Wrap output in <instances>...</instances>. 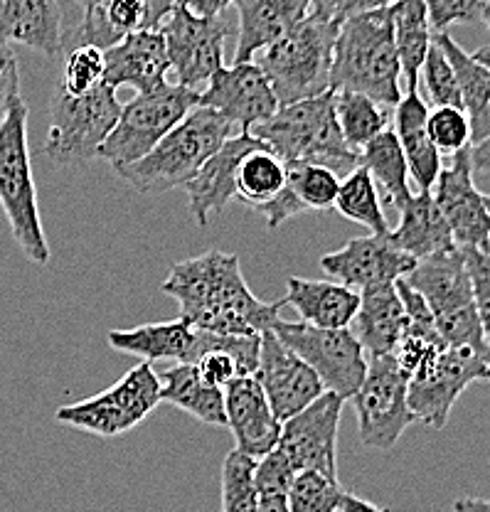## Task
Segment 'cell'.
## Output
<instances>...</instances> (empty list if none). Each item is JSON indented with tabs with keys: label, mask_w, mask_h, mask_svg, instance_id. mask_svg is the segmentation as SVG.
I'll list each match as a JSON object with an SVG mask.
<instances>
[{
	"label": "cell",
	"mask_w": 490,
	"mask_h": 512,
	"mask_svg": "<svg viewBox=\"0 0 490 512\" xmlns=\"http://www.w3.org/2000/svg\"><path fill=\"white\" fill-rule=\"evenodd\" d=\"M417 92L434 109H439V106H458V109H463L454 67H451L449 57L444 55V50L436 42H431L429 55H426L422 72H419Z\"/></svg>",
	"instance_id": "obj_41"
},
{
	"label": "cell",
	"mask_w": 490,
	"mask_h": 512,
	"mask_svg": "<svg viewBox=\"0 0 490 512\" xmlns=\"http://www.w3.org/2000/svg\"><path fill=\"white\" fill-rule=\"evenodd\" d=\"M0 207L10 224L13 239L33 264L50 261V244L42 229L37 188L33 178L28 138V104L23 96L13 101L0 121Z\"/></svg>",
	"instance_id": "obj_5"
},
{
	"label": "cell",
	"mask_w": 490,
	"mask_h": 512,
	"mask_svg": "<svg viewBox=\"0 0 490 512\" xmlns=\"http://www.w3.org/2000/svg\"><path fill=\"white\" fill-rule=\"evenodd\" d=\"M104 72V50H99L94 45H74L65 57L60 89L72 96L87 94L104 82Z\"/></svg>",
	"instance_id": "obj_42"
},
{
	"label": "cell",
	"mask_w": 490,
	"mask_h": 512,
	"mask_svg": "<svg viewBox=\"0 0 490 512\" xmlns=\"http://www.w3.org/2000/svg\"><path fill=\"white\" fill-rule=\"evenodd\" d=\"M488 352L471 348H446L434 362L409 380V409L414 419L429 429L441 431L449 424V416L468 384L481 380L488 367Z\"/></svg>",
	"instance_id": "obj_14"
},
{
	"label": "cell",
	"mask_w": 490,
	"mask_h": 512,
	"mask_svg": "<svg viewBox=\"0 0 490 512\" xmlns=\"http://www.w3.org/2000/svg\"><path fill=\"white\" fill-rule=\"evenodd\" d=\"M161 291L178 301L180 318L210 333L262 335L286 308V298L259 301L244 281L239 256L220 249L170 266Z\"/></svg>",
	"instance_id": "obj_1"
},
{
	"label": "cell",
	"mask_w": 490,
	"mask_h": 512,
	"mask_svg": "<svg viewBox=\"0 0 490 512\" xmlns=\"http://www.w3.org/2000/svg\"><path fill=\"white\" fill-rule=\"evenodd\" d=\"M0 42L25 45L45 57L65 47L62 13L57 0H0Z\"/></svg>",
	"instance_id": "obj_24"
},
{
	"label": "cell",
	"mask_w": 490,
	"mask_h": 512,
	"mask_svg": "<svg viewBox=\"0 0 490 512\" xmlns=\"http://www.w3.org/2000/svg\"><path fill=\"white\" fill-rule=\"evenodd\" d=\"M360 168L370 173L375 180L377 190L387 197L392 207L402 210L412 200V188H409V168L404 158L399 138L392 128L382 131L380 136L372 138L360 151Z\"/></svg>",
	"instance_id": "obj_34"
},
{
	"label": "cell",
	"mask_w": 490,
	"mask_h": 512,
	"mask_svg": "<svg viewBox=\"0 0 490 512\" xmlns=\"http://www.w3.org/2000/svg\"><path fill=\"white\" fill-rule=\"evenodd\" d=\"M335 116H338V126L343 131L345 143L358 153L372 138L387 131L392 121L387 106L355 92H335Z\"/></svg>",
	"instance_id": "obj_35"
},
{
	"label": "cell",
	"mask_w": 490,
	"mask_h": 512,
	"mask_svg": "<svg viewBox=\"0 0 490 512\" xmlns=\"http://www.w3.org/2000/svg\"><path fill=\"white\" fill-rule=\"evenodd\" d=\"M10 62H15V55H13V50H10L8 45H3V42H0V72H3V69L8 67Z\"/></svg>",
	"instance_id": "obj_57"
},
{
	"label": "cell",
	"mask_w": 490,
	"mask_h": 512,
	"mask_svg": "<svg viewBox=\"0 0 490 512\" xmlns=\"http://www.w3.org/2000/svg\"><path fill=\"white\" fill-rule=\"evenodd\" d=\"M407 330V313L397 284L367 288L360 293L358 316L353 320V333L365 348L367 357L392 355Z\"/></svg>",
	"instance_id": "obj_27"
},
{
	"label": "cell",
	"mask_w": 490,
	"mask_h": 512,
	"mask_svg": "<svg viewBox=\"0 0 490 512\" xmlns=\"http://www.w3.org/2000/svg\"><path fill=\"white\" fill-rule=\"evenodd\" d=\"M338 512H390V510L377 508V505L367 503V500H362V498H358V495H353V493H345L343 500H340Z\"/></svg>",
	"instance_id": "obj_52"
},
{
	"label": "cell",
	"mask_w": 490,
	"mask_h": 512,
	"mask_svg": "<svg viewBox=\"0 0 490 512\" xmlns=\"http://www.w3.org/2000/svg\"><path fill=\"white\" fill-rule=\"evenodd\" d=\"M161 399L183 409L197 421L210 426H227L225 389L205 382L190 362H178L161 380Z\"/></svg>",
	"instance_id": "obj_32"
},
{
	"label": "cell",
	"mask_w": 490,
	"mask_h": 512,
	"mask_svg": "<svg viewBox=\"0 0 490 512\" xmlns=\"http://www.w3.org/2000/svg\"><path fill=\"white\" fill-rule=\"evenodd\" d=\"M138 30H151L148 0H89L77 30V45L109 50Z\"/></svg>",
	"instance_id": "obj_31"
},
{
	"label": "cell",
	"mask_w": 490,
	"mask_h": 512,
	"mask_svg": "<svg viewBox=\"0 0 490 512\" xmlns=\"http://www.w3.org/2000/svg\"><path fill=\"white\" fill-rule=\"evenodd\" d=\"M178 5L188 13L200 15V18H215V15H225V10L234 5V0H178Z\"/></svg>",
	"instance_id": "obj_50"
},
{
	"label": "cell",
	"mask_w": 490,
	"mask_h": 512,
	"mask_svg": "<svg viewBox=\"0 0 490 512\" xmlns=\"http://www.w3.org/2000/svg\"><path fill=\"white\" fill-rule=\"evenodd\" d=\"M286 188L306 210H330L340 190V178L326 165L286 163Z\"/></svg>",
	"instance_id": "obj_38"
},
{
	"label": "cell",
	"mask_w": 490,
	"mask_h": 512,
	"mask_svg": "<svg viewBox=\"0 0 490 512\" xmlns=\"http://www.w3.org/2000/svg\"><path fill=\"white\" fill-rule=\"evenodd\" d=\"M294 476V466L284 456V451L276 446L274 451L259 458L257 468H254V485H257L259 498H286Z\"/></svg>",
	"instance_id": "obj_44"
},
{
	"label": "cell",
	"mask_w": 490,
	"mask_h": 512,
	"mask_svg": "<svg viewBox=\"0 0 490 512\" xmlns=\"http://www.w3.org/2000/svg\"><path fill=\"white\" fill-rule=\"evenodd\" d=\"M486 207H488V212H490V195H486ZM488 254H490V244H488Z\"/></svg>",
	"instance_id": "obj_61"
},
{
	"label": "cell",
	"mask_w": 490,
	"mask_h": 512,
	"mask_svg": "<svg viewBox=\"0 0 490 512\" xmlns=\"http://www.w3.org/2000/svg\"><path fill=\"white\" fill-rule=\"evenodd\" d=\"M473 57H476V60L481 62V64H486V67L490 69V45H486V47H478V50L473 52Z\"/></svg>",
	"instance_id": "obj_58"
},
{
	"label": "cell",
	"mask_w": 490,
	"mask_h": 512,
	"mask_svg": "<svg viewBox=\"0 0 490 512\" xmlns=\"http://www.w3.org/2000/svg\"><path fill=\"white\" fill-rule=\"evenodd\" d=\"M454 512H490V500L486 498H458L451 505Z\"/></svg>",
	"instance_id": "obj_54"
},
{
	"label": "cell",
	"mask_w": 490,
	"mask_h": 512,
	"mask_svg": "<svg viewBox=\"0 0 490 512\" xmlns=\"http://www.w3.org/2000/svg\"><path fill=\"white\" fill-rule=\"evenodd\" d=\"M161 402V377L153 372L151 362H141L104 392L60 407L55 419L74 429L111 439V436L136 429L141 421L156 412Z\"/></svg>",
	"instance_id": "obj_10"
},
{
	"label": "cell",
	"mask_w": 490,
	"mask_h": 512,
	"mask_svg": "<svg viewBox=\"0 0 490 512\" xmlns=\"http://www.w3.org/2000/svg\"><path fill=\"white\" fill-rule=\"evenodd\" d=\"M330 89L365 94L387 109L402 101V67L390 8L350 15L340 23Z\"/></svg>",
	"instance_id": "obj_2"
},
{
	"label": "cell",
	"mask_w": 490,
	"mask_h": 512,
	"mask_svg": "<svg viewBox=\"0 0 490 512\" xmlns=\"http://www.w3.org/2000/svg\"><path fill=\"white\" fill-rule=\"evenodd\" d=\"M434 42L449 57L454 67L458 89H461V106L471 124L473 146L490 138V69L481 64L463 47H458L454 37L446 32H434Z\"/></svg>",
	"instance_id": "obj_30"
},
{
	"label": "cell",
	"mask_w": 490,
	"mask_h": 512,
	"mask_svg": "<svg viewBox=\"0 0 490 512\" xmlns=\"http://www.w3.org/2000/svg\"><path fill=\"white\" fill-rule=\"evenodd\" d=\"M104 82L114 92L133 89L136 94L151 92L168 82L170 60L161 30H138L104 50Z\"/></svg>",
	"instance_id": "obj_22"
},
{
	"label": "cell",
	"mask_w": 490,
	"mask_h": 512,
	"mask_svg": "<svg viewBox=\"0 0 490 512\" xmlns=\"http://www.w3.org/2000/svg\"><path fill=\"white\" fill-rule=\"evenodd\" d=\"M109 345L126 355L141 357L143 362L175 360L195 362L197 328L183 318L163 320V323H146L129 330H109Z\"/></svg>",
	"instance_id": "obj_28"
},
{
	"label": "cell",
	"mask_w": 490,
	"mask_h": 512,
	"mask_svg": "<svg viewBox=\"0 0 490 512\" xmlns=\"http://www.w3.org/2000/svg\"><path fill=\"white\" fill-rule=\"evenodd\" d=\"M286 185V163L269 148L257 146L244 156L237 170V200L254 207L274 200Z\"/></svg>",
	"instance_id": "obj_36"
},
{
	"label": "cell",
	"mask_w": 490,
	"mask_h": 512,
	"mask_svg": "<svg viewBox=\"0 0 490 512\" xmlns=\"http://www.w3.org/2000/svg\"><path fill=\"white\" fill-rule=\"evenodd\" d=\"M333 5H335V0H316V5H313V13L330 18V13H333Z\"/></svg>",
	"instance_id": "obj_56"
},
{
	"label": "cell",
	"mask_w": 490,
	"mask_h": 512,
	"mask_svg": "<svg viewBox=\"0 0 490 512\" xmlns=\"http://www.w3.org/2000/svg\"><path fill=\"white\" fill-rule=\"evenodd\" d=\"M200 106V92L165 82L151 92L136 94L129 104L121 106L114 131L101 146L99 158L114 168L129 165L151 153L158 143L173 131L190 111Z\"/></svg>",
	"instance_id": "obj_8"
},
{
	"label": "cell",
	"mask_w": 490,
	"mask_h": 512,
	"mask_svg": "<svg viewBox=\"0 0 490 512\" xmlns=\"http://www.w3.org/2000/svg\"><path fill=\"white\" fill-rule=\"evenodd\" d=\"M257 458L237 451L227 453L222 463V512H257L259 493L254 485Z\"/></svg>",
	"instance_id": "obj_39"
},
{
	"label": "cell",
	"mask_w": 490,
	"mask_h": 512,
	"mask_svg": "<svg viewBox=\"0 0 490 512\" xmlns=\"http://www.w3.org/2000/svg\"><path fill=\"white\" fill-rule=\"evenodd\" d=\"M257 512H289V503L286 498H259Z\"/></svg>",
	"instance_id": "obj_55"
},
{
	"label": "cell",
	"mask_w": 490,
	"mask_h": 512,
	"mask_svg": "<svg viewBox=\"0 0 490 512\" xmlns=\"http://www.w3.org/2000/svg\"><path fill=\"white\" fill-rule=\"evenodd\" d=\"M232 136H237V128L225 116L207 106H195L151 153L114 170L141 195H161L185 188L205 160Z\"/></svg>",
	"instance_id": "obj_4"
},
{
	"label": "cell",
	"mask_w": 490,
	"mask_h": 512,
	"mask_svg": "<svg viewBox=\"0 0 490 512\" xmlns=\"http://www.w3.org/2000/svg\"><path fill=\"white\" fill-rule=\"evenodd\" d=\"M262 384L266 399L274 409L276 419L284 424L286 419L316 402L326 387L321 377L303 362L294 350L286 348L274 330H264L262 343H259V367L254 372Z\"/></svg>",
	"instance_id": "obj_18"
},
{
	"label": "cell",
	"mask_w": 490,
	"mask_h": 512,
	"mask_svg": "<svg viewBox=\"0 0 490 512\" xmlns=\"http://www.w3.org/2000/svg\"><path fill=\"white\" fill-rule=\"evenodd\" d=\"M441 215L446 217L458 249L488 252L490 244V212L486 195L473 183L471 148L451 156L431 188Z\"/></svg>",
	"instance_id": "obj_16"
},
{
	"label": "cell",
	"mask_w": 490,
	"mask_h": 512,
	"mask_svg": "<svg viewBox=\"0 0 490 512\" xmlns=\"http://www.w3.org/2000/svg\"><path fill=\"white\" fill-rule=\"evenodd\" d=\"M158 30L168 50L170 72L180 87L202 92L212 74L225 67V45L234 32L225 15L200 18L175 5Z\"/></svg>",
	"instance_id": "obj_13"
},
{
	"label": "cell",
	"mask_w": 490,
	"mask_h": 512,
	"mask_svg": "<svg viewBox=\"0 0 490 512\" xmlns=\"http://www.w3.org/2000/svg\"><path fill=\"white\" fill-rule=\"evenodd\" d=\"M271 330L286 348L294 350L303 362H308V367H313L326 392L338 394L345 402L355 397L365 380L367 352L353 330L318 328L306 320L291 323L284 318H276Z\"/></svg>",
	"instance_id": "obj_11"
},
{
	"label": "cell",
	"mask_w": 490,
	"mask_h": 512,
	"mask_svg": "<svg viewBox=\"0 0 490 512\" xmlns=\"http://www.w3.org/2000/svg\"><path fill=\"white\" fill-rule=\"evenodd\" d=\"M407 392L409 377L397 365L394 355L367 357L365 380L353 397L360 441L367 448L392 451L407 426L417 421L409 409Z\"/></svg>",
	"instance_id": "obj_12"
},
{
	"label": "cell",
	"mask_w": 490,
	"mask_h": 512,
	"mask_svg": "<svg viewBox=\"0 0 490 512\" xmlns=\"http://www.w3.org/2000/svg\"><path fill=\"white\" fill-rule=\"evenodd\" d=\"M426 133H429L431 143L441 156H456V153L466 151L473 146L471 141V124L466 119V111L458 106H439V109L429 111L426 119Z\"/></svg>",
	"instance_id": "obj_43"
},
{
	"label": "cell",
	"mask_w": 490,
	"mask_h": 512,
	"mask_svg": "<svg viewBox=\"0 0 490 512\" xmlns=\"http://www.w3.org/2000/svg\"><path fill=\"white\" fill-rule=\"evenodd\" d=\"M119 114V96L106 82L79 96L57 89L50 106V131L42 153L60 165L99 158L101 146L114 131Z\"/></svg>",
	"instance_id": "obj_9"
},
{
	"label": "cell",
	"mask_w": 490,
	"mask_h": 512,
	"mask_svg": "<svg viewBox=\"0 0 490 512\" xmlns=\"http://www.w3.org/2000/svg\"><path fill=\"white\" fill-rule=\"evenodd\" d=\"M404 281L422 293L436 330L449 348H471L490 355L463 249L454 247L426 256Z\"/></svg>",
	"instance_id": "obj_7"
},
{
	"label": "cell",
	"mask_w": 490,
	"mask_h": 512,
	"mask_svg": "<svg viewBox=\"0 0 490 512\" xmlns=\"http://www.w3.org/2000/svg\"><path fill=\"white\" fill-rule=\"evenodd\" d=\"M74 3H79V5H87L89 0H74Z\"/></svg>",
	"instance_id": "obj_62"
},
{
	"label": "cell",
	"mask_w": 490,
	"mask_h": 512,
	"mask_svg": "<svg viewBox=\"0 0 490 512\" xmlns=\"http://www.w3.org/2000/svg\"><path fill=\"white\" fill-rule=\"evenodd\" d=\"M178 0H148V10H151V30H158L163 20L175 10Z\"/></svg>",
	"instance_id": "obj_51"
},
{
	"label": "cell",
	"mask_w": 490,
	"mask_h": 512,
	"mask_svg": "<svg viewBox=\"0 0 490 512\" xmlns=\"http://www.w3.org/2000/svg\"><path fill=\"white\" fill-rule=\"evenodd\" d=\"M481 380L490 382V362H488V367H486V370H483V377H481Z\"/></svg>",
	"instance_id": "obj_60"
},
{
	"label": "cell",
	"mask_w": 490,
	"mask_h": 512,
	"mask_svg": "<svg viewBox=\"0 0 490 512\" xmlns=\"http://www.w3.org/2000/svg\"><path fill=\"white\" fill-rule=\"evenodd\" d=\"M345 399L333 392H323L303 412L281 424L279 448L294 471H318L338 478V429Z\"/></svg>",
	"instance_id": "obj_15"
},
{
	"label": "cell",
	"mask_w": 490,
	"mask_h": 512,
	"mask_svg": "<svg viewBox=\"0 0 490 512\" xmlns=\"http://www.w3.org/2000/svg\"><path fill=\"white\" fill-rule=\"evenodd\" d=\"M390 15L402 79L407 82V92H417L419 72H422L429 47L434 42V30H431L426 3L424 0H397V3L390 5Z\"/></svg>",
	"instance_id": "obj_33"
},
{
	"label": "cell",
	"mask_w": 490,
	"mask_h": 512,
	"mask_svg": "<svg viewBox=\"0 0 490 512\" xmlns=\"http://www.w3.org/2000/svg\"><path fill=\"white\" fill-rule=\"evenodd\" d=\"M426 119H429V104L419 92H407L397 106H394V128L399 146H402L404 158H407L409 178L417 183L419 190L434 188L441 168V153L431 143L426 133Z\"/></svg>",
	"instance_id": "obj_25"
},
{
	"label": "cell",
	"mask_w": 490,
	"mask_h": 512,
	"mask_svg": "<svg viewBox=\"0 0 490 512\" xmlns=\"http://www.w3.org/2000/svg\"><path fill=\"white\" fill-rule=\"evenodd\" d=\"M227 426L234 436L237 451L262 458L279 446L281 421L276 419L262 384L254 375H244L225 387Z\"/></svg>",
	"instance_id": "obj_21"
},
{
	"label": "cell",
	"mask_w": 490,
	"mask_h": 512,
	"mask_svg": "<svg viewBox=\"0 0 490 512\" xmlns=\"http://www.w3.org/2000/svg\"><path fill=\"white\" fill-rule=\"evenodd\" d=\"M316 0H234L239 15L234 62H254L259 52L279 42L313 13Z\"/></svg>",
	"instance_id": "obj_23"
},
{
	"label": "cell",
	"mask_w": 490,
	"mask_h": 512,
	"mask_svg": "<svg viewBox=\"0 0 490 512\" xmlns=\"http://www.w3.org/2000/svg\"><path fill=\"white\" fill-rule=\"evenodd\" d=\"M257 146H262V141L254 133H237L227 138L185 185L190 215L200 227H207L212 217L237 200V170L244 156Z\"/></svg>",
	"instance_id": "obj_20"
},
{
	"label": "cell",
	"mask_w": 490,
	"mask_h": 512,
	"mask_svg": "<svg viewBox=\"0 0 490 512\" xmlns=\"http://www.w3.org/2000/svg\"><path fill=\"white\" fill-rule=\"evenodd\" d=\"M338 28V20L311 13L289 35L254 57L264 77L269 79L279 106L330 92V67Z\"/></svg>",
	"instance_id": "obj_6"
},
{
	"label": "cell",
	"mask_w": 490,
	"mask_h": 512,
	"mask_svg": "<svg viewBox=\"0 0 490 512\" xmlns=\"http://www.w3.org/2000/svg\"><path fill=\"white\" fill-rule=\"evenodd\" d=\"M200 106L225 116L237 133H249L279 111L274 89L257 62L225 64L220 72L212 74L200 92Z\"/></svg>",
	"instance_id": "obj_17"
},
{
	"label": "cell",
	"mask_w": 490,
	"mask_h": 512,
	"mask_svg": "<svg viewBox=\"0 0 490 512\" xmlns=\"http://www.w3.org/2000/svg\"><path fill=\"white\" fill-rule=\"evenodd\" d=\"M284 163L326 165L340 180L360 165V153L345 143L335 116V92L279 106L274 116L252 131Z\"/></svg>",
	"instance_id": "obj_3"
},
{
	"label": "cell",
	"mask_w": 490,
	"mask_h": 512,
	"mask_svg": "<svg viewBox=\"0 0 490 512\" xmlns=\"http://www.w3.org/2000/svg\"><path fill=\"white\" fill-rule=\"evenodd\" d=\"M20 96V72L18 62H10L8 67L0 72V121L5 119L13 101Z\"/></svg>",
	"instance_id": "obj_48"
},
{
	"label": "cell",
	"mask_w": 490,
	"mask_h": 512,
	"mask_svg": "<svg viewBox=\"0 0 490 512\" xmlns=\"http://www.w3.org/2000/svg\"><path fill=\"white\" fill-rule=\"evenodd\" d=\"M345 490L338 478L318 471H298L286 493L289 512H338Z\"/></svg>",
	"instance_id": "obj_40"
},
{
	"label": "cell",
	"mask_w": 490,
	"mask_h": 512,
	"mask_svg": "<svg viewBox=\"0 0 490 512\" xmlns=\"http://www.w3.org/2000/svg\"><path fill=\"white\" fill-rule=\"evenodd\" d=\"M399 224L390 229V242L412 259L422 261L446 249H454V234H451L446 217L441 215L431 190H419L412 200L399 210Z\"/></svg>",
	"instance_id": "obj_29"
},
{
	"label": "cell",
	"mask_w": 490,
	"mask_h": 512,
	"mask_svg": "<svg viewBox=\"0 0 490 512\" xmlns=\"http://www.w3.org/2000/svg\"><path fill=\"white\" fill-rule=\"evenodd\" d=\"M394 3H397V0H335L330 18L338 20V23H343V20L350 18V15L390 8V5H394Z\"/></svg>",
	"instance_id": "obj_49"
},
{
	"label": "cell",
	"mask_w": 490,
	"mask_h": 512,
	"mask_svg": "<svg viewBox=\"0 0 490 512\" xmlns=\"http://www.w3.org/2000/svg\"><path fill=\"white\" fill-rule=\"evenodd\" d=\"M414 266L417 259L394 247L387 234L350 239L338 252H330L321 259V269L330 279L358 293L375 286L397 284L399 279L412 274Z\"/></svg>",
	"instance_id": "obj_19"
},
{
	"label": "cell",
	"mask_w": 490,
	"mask_h": 512,
	"mask_svg": "<svg viewBox=\"0 0 490 512\" xmlns=\"http://www.w3.org/2000/svg\"><path fill=\"white\" fill-rule=\"evenodd\" d=\"M471 158H473V170L490 173V138L488 141H481L476 143V146H471Z\"/></svg>",
	"instance_id": "obj_53"
},
{
	"label": "cell",
	"mask_w": 490,
	"mask_h": 512,
	"mask_svg": "<svg viewBox=\"0 0 490 512\" xmlns=\"http://www.w3.org/2000/svg\"><path fill=\"white\" fill-rule=\"evenodd\" d=\"M286 306L318 328H350L360 308V293L338 281H311L289 276Z\"/></svg>",
	"instance_id": "obj_26"
},
{
	"label": "cell",
	"mask_w": 490,
	"mask_h": 512,
	"mask_svg": "<svg viewBox=\"0 0 490 512\" xmlns=\"http://www.w3.org/2000/svg\"><path fill=\"white\" fill-rule=\"evenodd\" d=\"M200 372V377L205 382L215 384V387L225 389L229 382L237 380V377H244L242 367L234 360V355H229L225 350H207L205 355H200L193 362Z\"/></svg>",
	"instance_id": "obj_47"
},
{
	"label": "cell",
	"mask_w": 490,
	"mask_h": 512,
	"mask_svg": "<svg viewBox=\"0 0 490 512\" xmlns=\"http://www.w3.org/2000/svg\"><path fill=\"white\" fill-rule=\"evenodd\" d=\"M434 32H446L451 25H466L481 20L483 0H424Z\"/></svg>",
	"instance_id": "obj_45"
},
{
	"label": "cell",
	"mask_w": 490,
	"mask_h": 512,
	"mask_svg": "<svg viewBox=\"0 0 490 512\" xmlns=\"http://www.w3.org/2000/svg\"><path fill=\"white\" fill-rule=\"evenodd\" d=\"M463 254H466L468 271H471L478 318H481L483 335H486V345L490 350V254L476 252V249H463Z\"/></svg>",
	"instance_id": "obj_46"
},
{
	"label": "cell",
	"mask_w": 490,
	"mask_h": 512,
	"mask_svg": "<svg viewBox=\"0 0 490 512\" xmlns=\"http://www.w3.org/2000/svg\"><path fill=\"white\" fill-rule=\"evenodd\" d=\"M335 210L343 217H348L350 222L367 227L370 234H390V224H387L385 210H382L380 202V190H377L370 173L360 168V165L340 180Z\"/></svg>",
	"instance_id": "obj_37"
},
{
	"label": "cell",
	"mask_w": 490,
	"mask_h": 512,
	"mask_svg": "<svg viewBox=\"0 0 490 512\" xmlns=\"http://www.w3.org/2000/svg\"><path fill=\"white\" fill-rule=\"evenodd\" d=\"M481 20H483V23H486V28H488V32H490V0H483Z\"/></svg>",
	"instance_id": "obj_59"
}]
</instances>
